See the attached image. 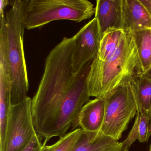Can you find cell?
<instances>
[{
	"mask_svg": "<svg viewBox=\"0 0 151 151\" xmlns=\"http://www.w3.org/2000/svg\"><path fill=\"white\" fill-rule=\"evenodd\" d=\"M124 141L118 142L100 132L96 135L83 133L71 151H128Z\"/></svg>",
	"mask_w": 151,
	"mask_h": 151,
	"instance_id": "11",
	"label": "cell"
},
{
	"mask_svg": "<svg viewBox=\"0 0 151 151\" xmlns=\"http://www.w3.org/2000/svg\"><path fill=\"white\" fill-rule=\"evenodd\" d=\"M95 18L101 37L109 30L123 29L122 0H97Z\"/></svg>",
	"mask_w": 151,
	"mask_h": 151,
	"instance_id": "9",
	"label": "cell"
},
{
	"mask_svg": "<svg viewBox=\"0 0 151 151\" xmlns=\"http://www.w3.org/2000/svg\"><path fill=\"white\" fill-rule=\"evenodd\" d=\"M137 49L130 31L125 34L114 53L105 61L93 59L87 78L91 97H103L119 83L125 76L142 75Z\"/></svg>",
	"mask_w": 151,
	"mask_h": 151,
	"instance_id": "2",
	"label": "cell"
},
{
	"mask_svg": "<svg viewBox=\"0 0 151 151\" xmlns=\"http://www.w3.org/2000/svg\"><path fill=\"white\" fill-rule=\"evenodd\" d=\"M12 1L1 0L0 1V14H5V9L9 5H11Z\"/></svg>",
	"mask_w": 151,
	"mask_h": 151,
	"instance_id": "18",
	"label": "cell"
},
{
	"mask_svg": "<svg viewBox=\"0 0 151 151\" xmlns=\"http://www.w3.org/2000/svg\"><path fill=\"white\" fill-rule=\"evenodd\" d=\"M137 112L149 117L151 111V80L142 75L134 76Z\"/></svg>",
	"mask_w": 151,
	"mask_h": 151,
	"instance_id": "12",
	"label": "cell"
},
{
	"mask_svg": "<svg viewBox=\"0 0 151 151\" xmlns=\"http://www.w3.org/2000/svg\"><path fill=\"white\" fill-rule=\"evenodd\" d=\"M149 151H151V144H150V146H149Z\"/></svg>",
	"mask_w": 151,
	"mask_h": 151,
	"instance_id": "22",
	"label": "cell"
},
{
	"mask_svg": "<svg viewBox=\"0 0 151 151\" xmlns=\"http://www.w3.org/2000/svg\"><path fill=\"white\" fill-rule=\"evenodd\" d=\"M83 133L81 128L73 130L53 145H43L41 151H71Z\"/></svg>",
	"mask_w": 151,
	"mask_h": 151,
	"instance_id": "15",
	"label": "cell"
},
{
	"mask_svg": "<svg viewBox=\"0 0 151 151\" xmlns=\"http://www.w3.org/2000/svg\"><path fill=\"white\" fill-rule=\"evenodd\" d=\"M28 1H12L11 8L5 14L7 58L11 81L12 105L25 99L29 90L24 48V37L26 29L25 10Z\"/></svg>",
	"mask_w": 151,
	"mask_h": 151,
	"instance_id": "3",
	"label": "cell"
},
{
	"mask_svg": "<svg viewBox=\"0 0 151 151\" xmlns=\"http://www.w3.org/2000/svg\"><path fill=\"white\" fill-rule=\"evenodd\" d=\"M95 14L88 0H28L25 14L27 30L42 28L49 23L66 20L80 22Z\"/></svg>",
	"mask_w": 151,
	"mask_h": 151,
	"instance_id": "4",
	"label": "cell"
},
{
	"mask_svg": "<svg viewBox=\"0 0 151 151\" xmlns=\"http://www.w3.org/2000/svg\"><path fill=\"white\" fill-rule=\"evenodd\" d=\"M43 144L37 135L33 137L28 145L22 151H41Z\"/></svg>",
	"mask_w": 151,
	"mask_h": 151,
	"instance_id": "17",
	"label": "cell"
},
{
	"mask_svg": "<svg viewBox=\"0 0 151 151\" xmlns=\"http://www.w3.org/2000/svg\"><path fill=\"white\" fill-rule=\"evenodd\" d=\"M32 120V99L12 105L9 113L6 151H22L37 135Z\"/></svg>",
	"mask_w": 151,
	"mask_h": 151,
	"instance_id": "6",
	"label": "cell"
},
{
	"mask_svg": "<svg viewBox=\"0 0 151 151\" xmlns=\"http://www.w3.org/2000/svg\"><path fill=\"white\" fill-rule=\"evenodd\" d=\"M137 129L138 140L141 143L148 141L151 136L149 133V119L148 116L137 113L134 122Z\"/></svg>",
	"mask_w": 151,
	"mask_h": 151,
	"instance_id": "16",
	"label": "cell"
},
{
	"mask_svg": "<svg viewBox=\"0 0 151 151\" xmlns=\"http://www.w3.org/2000/svg\"><path fill=\"white\" fill-rule=\"evenodd\" d=\"M142 76L151 80V68L148 70H147L146 72L142 74Z\"/></svg>",
	"mask_w": 151,
	"mask_h": 151,
	"instance_id": "20",
	"label": "cell"
},
{
	"mask_svg": "<svg viewBox=\"0 0 151 151\" xmlns=\"http://www.w3.org/2000/svg\"><path fill=\"white\" fill-rule=\"evenodd\" d=\"M139 1L145 7L151 18V0H139Z\"/></svg>",
	"mask_w": 151,
	"mask_h": 151,
	"instance_id": "19",
	"label": "cell"
},
{
	"mask_svg": "<svg viewBox=\"0 0 151 151\" xmlns=\"http://www.w3.org/2000/svg\"><path fill=\"white\" fill-rule=\"evenodd\" d=\"M130 32L137 49L144 74L151 68V29Z\"/></svg>",
	"mask_w": 151,
	"mask_h": 151,
	"instance_id": "13",
	"label": "cell"
},
{
	"mask_svg": "<svg viewBox=\"0 0 151 151\" xmlns=\"http://www.w3.org/2000/svg\"><path fill=\"white\" fill-rule=\"evenodd\" d=\"M123 29L128 31L151 29V18L139 0H122Z\"/></svg>",
	"mask_w": 151,
	"mask_h": 151,
	"instance_id": "10",
	"label": "cell"
},
{
	"mask_svg": "<svg viewBox=\"0 0 151 151\" xmlns=\"http://www.w3.org/2000/svg\"><path fill=\"white\" fill-rule=\"evenodd\" d=\"M73 38L72 72L75 75L98 55L101 37L97 19L91 20Z\"/></svg>",
	"mask_w": 151,
	"mask_h": 151,
	"instance_id": "7",
	"label": "cell"
},
{
	"mask_svg": "<svg viewBox=\"0 0 151 151\" xmlns=\"http://www.w3.org/2000/svg\"><path fill=\"white\" fill-rule=\"evenodd\" d=\"M93 61L75 74L66 96L32 106L35 130L41 140L44 139L43 146L54 137H63L70 127L73 129L80 110L90 100L87 78Z\"/></svg>",
	"mask_w": 151,
	"mask_h": 151,
	"instance_id": "1",
	"label": "cell"
},
{
	"mask_svg": "<svg viewBox=\"0 0 151 151\" xmlns=\"http://www.w3.org/2000/svg\"><path fill=\"white\" fill-rule=\"evenodd\" d=\"M149 133L151 135V111L149 116Z\"/></svg>",
	"mask_w": 151,
	"mask_h": 151,
	"instance_id": "21",
	"label": "cell"
},
{
	"mask_svg": "<svg viewBox=\"0 0 151 151\" xmlns=\"http://www.w3.org/2000/svg\"><path fill=\"white\" fill-rule=\"evenodd\" d=\"M105 114L104 97L90 100L80 110L73 129L79 126L88 135L98 134L103 126Z\"/></svg>",
	"mask_w": 151,
	"mask_h": 151,
	"instance_id": "8",
	"label": "cell"
},
{
	"mask_svg": "<svg viewBox=\"0 0 151 151\" xmlns=\"http://www.w3.org/2000/svg\"><path fill=\"white\" fill-rule=\"evenodd\" d=\"M134 76H125L115 87L103 96L105 114L101 132L117 141L137 113Z\"/></svg>",
	"mask_w": 151,
	"mask_h": 151,
	"instance_id": "5",
	"label": "cell"
},
{
	"mask_svg": "<svg viewBox=\"0 0 151 151\" xmlns=\"http://www.w3.org/2000/svg\"><path fill=\"white\" fill-rule=\"evenodd\" d=\"M125 34L123 29H110L101 37L97 59L105 61L111 57L116 51Z\"/></svg>",
	"mask_w": 151,
	"mask_h": 151,
	"instance_id": "14",
	"label": "cell"
}]
</instances>
